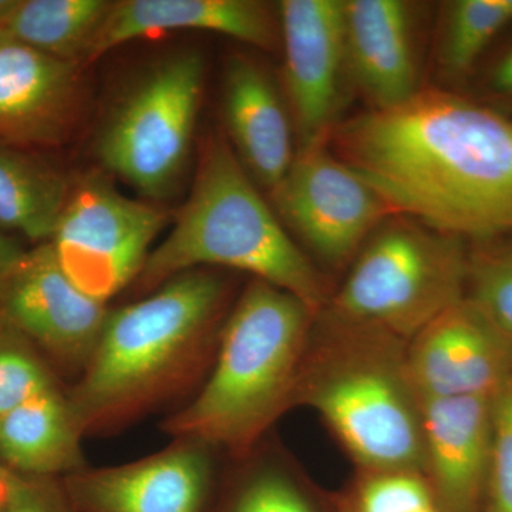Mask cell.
Segmentation results:
<instances>
[{
    "label": "cell",
    "instance_id": "obj_1",
    "mask_svg": "<svg viewBox=\"0 0 512 512\" xmlns=\"http://www.w3.org/2000/svg\"><path fill=\"white\" fill-rule=\"evenodd\" d=\"M332 151L396 215L468 242L512 232V116L446 90L340 120Z\"/></svg>",
    "mask_w": 512,
    "mask_h": 512
},
{
    "label": "cell",
    "instance_id": "obj_2",
    "mask_svg": "<svg viewBox=\"0 0 512 512\" xmlns=\"http://www.w3.org/2000/svg\"><path fill=\"white\" fill-rule=\"evenodd\" d=\"M228 295L220 272L192 269L110 309L93 356L66 387L83 436L113 434L187 402L214 362Z\"/></svg>",
    "mask_w": 512,
    "mask_h": 512
},
{
    "label": "cell",
    "instance_id": "obj_3",
    "mask_svg": "<svg viewBox=\"0 0 512 512\" xmlns=\"http://www.w3.org/2000/svg\"><path fill=\"white\" fill-rule=\"evenodd\" d=\"M316 313L292 293L252 279L222 326L204 382L161 423L171 439L247 457L295 406Z\"/></svg>",
    "mask_w": 512,
    "mask_h": 512
},
{
    "label": "cell",
    "instance_id": "obj_4",
    "mask_svg": "<svg viewBox=\"0 0 512 512\" xmlns=\"http://www.w3.org/2000/svg\"><path fill=\"white\" fill-rule=\"evenodd\" d=\"M202 268L247 272L292 293L316 315L325 306L318 269L221 134H211L202 146L190 198L131 286L144 296L174 276Z\"/></svg>",
    "mask_w": 512,
    "mask_h": 512
},
{
    "label": "cell",
    "instance_id": "obj_5",
    "mask_svg": "<svg viewBox=\"0 0 512 512\" xmlns=\"http://www.w3.org/2000/svg\"><path fill=\"white\" fill-rule=\"evenodd\" d=\"M295 404L320 414L366 474L410 471L424 476L420 400L407 372V343L318 313Z\"/></svg>",
    "mask_w": 512,
    "mask_h": 512
},
{
    "label": "cell",
    "instance_id": "obj_6",
    "mask_svg": "<svg viewBox=\"0 0 512 512\" xmlns=\"http://www.w3.org/2000/svg\"><path fill=\"white\" fill-rule=\"evenodd\" d=\"M468 248L464 238L393 215L357 252L326 311L409 343L466 298Z\"/></svg>",
    "mask_w": 512,
    "mask_h": 512
},
{
    "label": "cell",
    "instance_id": "obj_7",
    "mask_svg": "<svg viewBox=\"0 0 512 512\" xmlns=\"http://www.w3.org/2000/svg\"><path fill=\"white\" fill-rule=\"evenodd\" d=\"M204 80V57L194 49L167 53L138 74L100 128L103 167L143 197H171L190 161Z\"/></svg>",
    "mask_w": 512,
    "mask_h": 512
},
{
    "label": "cell",
    "instance_id": "obj_8",
    "mask_svg": "<svg viewBox=\"0 0 512 512\" xmlns=\"http://www.w3.org/2000/svg\"><path fill=\"white\" fill-rule=\"evenodd\" d=\"M167 220L156 205L127 198L93 173L73 184L50 244L70 281L109 303L134 284Z\"/></svg>",
    "mask_w": 512,
    "mask_h": 512
},
{
    "label": "cell",
    "instance_id": "obj_9",
    "mask_svg": "<svg viewBox=\"0 0 512 512\" xmlns=\"http://www.w3.org/2000/svg\"><path fill=\"white\" fill-rule=\"evenodd\" d=\"M328 146L298 151L269 197L279 220L313 255L340 266L396 212Z\"/></svg>",
    "mask_w": 512,
    "mask_h": 512
},
{
    "label": "cell",
    "instance_id": "obj_10",
    "mask_svg": "<svg viewBox=\"0 0 512 512\" xmlns=\"http://www.w3.org/2000/svg\"><path fill=\"white\" fill-rule=\"evenodd\" d=\"M109 311L70 281L50 242L26 251L0 285V322L28 340L60 379L82 375Z\"/></svg>",
    "mask_w": 512,
    "mask_h": 512
},
{
    "label": "cell",
    "instance_id": "obj_11",
    "mask_svg": "<svg viewBox=\"0 0 512 512\" xmlns=\"http://www.w3.org/2000/svg\"><path fill=\"white\" fill-rule=\"evenodd\" d=\"M284 96L298 151L328 143L340 123L349 80L345 52V0H282Z\"/></svg>",
    "mask_w": 512,
    "mask_h": 512
},
{
    "label": "cell",
    "instance_id": "obj_12",
    "mask_svg": "<svg viewBox=\"0 0 512 512\" xmlns=\"http://www.w3.org/2000/svg\"><path fill=\"white\" fill-rule=\"evenodd\" d=\"M217 450L173 439L157 453L120 466L92 467L62 478L76 512H211Z\"/></svg>",
    "mask_w": 512,
    "mask_h": 512
},
{
    "label": "cell",
    "instance_id": "obj_13",
    "mask_svg": "<svg viewBox=\"0 0 512 512\" xmlns=\"http://www.w3.org/2000/svg\"><path fill=\"white\" fill-rule=\"evenodd\" d=\"M419 400L495 397L512 373V339L464 298L407 343Z\"/></svg>",
    "mask_w": 512,
    "mask_h": 512
},
{
    "label": "cell",
    "instance_id": "obj_14",
    "mask_svg": "<svg viewBox=\"0 0 512 512\" xmlns=\"http://www.w3.org/2000/svg\"><path fill=\"white\" fill-rule=\"evenodd\" d=\"M80 69L0 33V143L30 151L66 143L79 120Z\"/></svg>",
    "mask_w": 512,
    "mask_h": 512
},
{
    "label": "cell",
    "instance_id": "obj_15",
    "mask_svg": "<svg viewBox=\"0 0 512 512\" xmlns=\"http://www.w3.org/2000/svg\"><path fill=\"white\" fill-rule=\"evenodd\" d=\"M424 477L443 512L483 511L494 397L420 400Z\"/></svg>",
    "mask_w": 512,
    "mask_h": 512
},
{
    "label": "cell",
    "instance_id": "obj_16",
    "mask_svg": "<svg viewBox=\"0 0 512 512\" xmlns=\"http://www.w3.org/2000/svg\"><path fill=\"white\" fill-rule=\"evenodd\" d=\"M416 16L402 0H346L349 80L373 110L392 109L420 92Z\"/></svg>",
    "mask_w": 512,
    "mask_h": 512
},
{
    "label": "cell",
    "instance_id": "obj_17",
    "mask_svg": "<svg viewBox=\"0 0 512 512\" xmlns=\"http://www.w3.org/2000/svg\"><path fill=\"white\" fill-rule=\"evenodd\" d=\"M222 113L235 156L271 194L295 160L293 124L284 93L252 57L234 55L225 64Z\"/></svg>",
    "mask_w": 512,
    "mask_h": 512
},
{
    "label": "cell",
    "instance_id": "obj_18",
    "mask_svg": "<svg viewBox=\"0 0 512 512\" xmlns=\"http://www.w3.org/2000/svg\"><path fill=\"white\" fill-rule=\"evenodd\" d=\"M174 30L220 33L265 50L281 45L278 10L258 0H120L101 26L86 66L138 37Z\"/></svg>",
    "mask_w": 512,
    "mask_h": 512
},
{
    "label": "cell",
    "instance_id": "obj_19",
    "mask_svg": "<svg viewBox=\"0 0 512 512\" xmlns=\"http://www.w3.org/2000/svg\"><path fill=\"white\" fill-rule=\"evenodd\" d=\"M66 387H50L0 424V463L20 476L63 478L89 466Z\"/></svg>",
    "mask_w": 512,
    "mask_h": 512
},
{
    "label": "cell",
    "instance_id": "obj_20",
    "mask_svg": "<svg viewBox=\"0 0 512 512\" xmlns=\"http://www.w3.org/2000/svg\"><path fill=\"white\" fill-rule=\"evenodd\" d=\"M73 184L33 151L0 143V227L35 244L50 242Z\"/></svg>",
    "mask_w": 512,
    "mask_h": 512
},
{
    "label": "cell",
    "instance_id": "obj_21",
    "mask_svg": "<svg viewBox=\"0 0 512 512\" xmlns=\"http://www.w3.org/2000/svg\"><path fill=\"white\" fill-rule=\"evenodd\" d=\"M110 0H18L0 33L64 62L86 66Z\"/></svg>",
    "mask_w": 512,
    "mask_h": 512
},
{
    "label": "cell",
    "instance_id": "obj_22",
    "mask_svg": "<svg viewBox=\"0 0 512 512\" xmlns=\"http://www.w3.org/2000/svg\"><path fill=\"white\" fill-rule=\"evenodd\" d=\"M444 10L440 64L448 76L464 79L512 25V0H453Z\"/></svg>",
    "mask_w": 512,
    "mask_h": 512
},
{
    "label": "cell",
    "instance_id": "obj_23",
    "mask_svg": "<svg viewBox=\"0 0 512 512\" xmlns=\"http://www.w3.org/2000/svg\"><path fill=\"white\" fill-rule=\"evenodd\" d=\"M466 298L512 339V232L471 242Z\"/></svg>",
    "mask_w": 512,
    "mask_h": 512
},
{
    "label": "cell",
    "instance_id": "obj_24",
    "mask_svg": "<svg viewBox=\"0 0 512 512\" xmlns=\"http://www.w3.org/2000/svg\"><path fill=\"white\" fill-rule=\"evenodd\" d=\"M62 384L45 357L0 322V424L23 403Z\"/></svg>",
    "mask_w": 512,
    "mask_h": 512
},
{
    "label": "cell",
    "instance_id": "obj_25",
    "mask_svg": "<svg viewBox=\"0 0 512 512\" xmlns=\"http://www.w3.org/2000/svg\"><path fill=\"white\" fill-rule=\"evenodd\" d=\"M211 512H318L308 494L286 471L264 466L249 471Z\"/></svg>",
    "mask_w": 512,
    "mask_h": 512
},
{
    "label": "cell",
    "instance_id": "obj_26",
    "mask_svg": "<svg viewBox=\"0 0 512 512\" xmlns=\"http://www.w3.org/2000/svg\"><path fill=\"white\" fill-rule=\"evenodd\" d=\"M437 504L426 477L410 471L367 474L353 512H420Z\"/></svg>",
    "mask_w": 512,
    "mask_h": 512
},
{
    "label": "cell",
    "instance_id": "obj_27",
    "mask_svg": "<svg viewBox=\"0 0 512 512\" xmlns=\"http://www.w3.org/2000/svg\"><path fill=\"white\" fill-rule=\"evenodd\" d=\"M481 512H512V373L494 397L490 473Z\"/></svg>",
    "mask_w": 512,
    "mask_h": 512
},
{
    "label": "cell",
    "instance_id": "obj_28",
    "mask_svg": "<svg viewBox=\"0 0 512 512\" xmlns=\"http://www.w3.org/2000/svg\"><path fill=\"white\" fill-rule=\"evenodd\" d=\"M6 512H76L62 478L20 476Z\"/></svg>",
    "mask_w": 512,
    "mask_h": 512
},
{
    "label": "cell",
    "instance_id": "obj_29",
    "mask_svg": "<svg viewBox=\"0 0 512 512\" xmlns=\"http://www.w3.org/2000/svg\"><path fill=\"white\" fill-rule=\"evenodd\" d=\"M483 87L495 103L512 110V40L485 70Z\"/></svg>",
    "mask_w": 512,
    "mask_h": 512
},
{
    "label": "cell",
    "instance_id": "obj_30",
    "mask_svg": "<svg viewBox=\"0 0 512 512\" xmlns=\"http://www.w3.org/2000/svg\"><path fill=\"white\" fill-rule=\"evenodd\" d=\"M25 252V249L20 247L15 239L6 235L5 229L0 227V285L19 264Z\"/></svg>",
    "mask_w": 512,
    "mask_h": 512
},
{
    "label": "cell",
    "instance_id": "obj_31",
    "mask_svg": "<svg viewBox=\"0 0 512 512\" xmlns=\"http://www.w3.org/2000/svg\"><path fill=\"white\" fill-rule=\"evenodd\" d=\"M19 474L0 463V512H6Z\"/></svg>",
    "mask_w": 512,
    "mask_h": 512
},
{
    "label": "cell",
    "instance_id": "obj_32",
    "mask_svg": "<svg viewBox=\"0 0 512 512\" xmlns=\"http://www.w3.org/2000/svg\"><path fill=\"white\" fill-rule=\"evenodd\" d=\"M18 0H0V22H3L10 12H12L13 8H15Z\"/></svg>",
    "mask_w": 512,
    "mask_h": 512
},
{
    "label": "cell",
    "instance_id": "obj_33",
    "mask_svg": "<svg viewBox=\"0 0 512 512\" xmlns=\"http://www.w3.org/2000/svg\"><path fill=\"white\" fill-rule=\"evenodd\" d=\"M420 512H443L440 510L439 505H433V507L427 508V510L420 511Z\"/></svg>",
    "mask_w": 512,
    "mask_h": 512
}]
</instances>
